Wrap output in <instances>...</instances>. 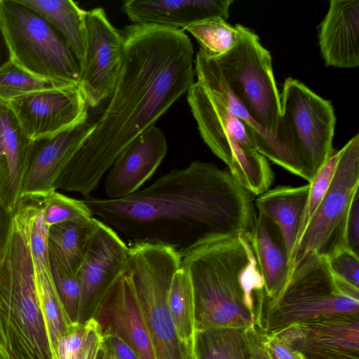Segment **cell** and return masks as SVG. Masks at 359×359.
Listing matches in <instances>:
<instances>
[{
	"mask_svg": "<svg viewBox=\"0 0 359 359\" xmlns=\"http://www.w3.org/2000/svg\"><path fill=\"white\" fill-rule=\"evenodd\" d=\"M124 62L93 130L65 166L55 189L85 197L121 152L194 83V47L183 30L133 24L121 30Z\"/></svg>",
	"mask_w": 359,
	"mask_h": 359,
	"instance_id": "obj_1",
	"label": "cell"
},
{
	"mask_svg": "<svg viewBox=\"0 0 359 359\" xmlns=\"http://www.w3.org/2000/svg\"><path fill=\"white\" fill-rule=\"evenodd\" d=\"M83 201L129 243H160L182 253L210 237L253 236L257 216L254 195L227 168L198 160L124 198Z\"/></svg>",
	"mask_w": 359,
	"mask_h": 359,
	"instance_id": "obj_2",
	"label": "cell"
},
{
	"mask_svg": "<svg viewBox=\"0 0 359 359\" xmlns=\"http://www.w3.org/2000/svg\"><path fill=\"white\" fill-rule=\"evenodd\" d=\"M252 238L243 233L210 237L182 253L193 285L196 332L257 325L266 293Z\"/></svg>",
	"mask_w": 359,
	"mask_h": 359,
	"instance_id": "obj_3",
	"label": "cell"
},
{
	"mask_svg": "<svg viewBox=\"0 0 359 359\" xmlns=\"http://www.w3.org/2000/svg\"><path fill=\"white\" fill-rule=\"evenodd\" d=\"M37 201L23 196L13 212L0 266V359H53L35 284L30 227Z\"/></svg>",
	"mask_w": 359,
	"mask_h": 359,
	"instance_id": "obj_4",
	"label": "cell"
},
{
	"mask_svg": "<svg viewBox=\"0 0 359 359\" xmlns=\"http://www.w3.org/2000/svg\"><path fill=\"white\" fill-rule=\"evenodd\" d=\"M123 273L138 299L156 359H198L195 346L178 337L167 304L175 272L181 266L182 252L160 243H130Z\"/></svg>",
	"mask_w": 359,
	"mask_h": 359,
	"instance_id": "obj_5",
	"label": "cell"
},
{
	"mask_svg": "<svg viewBox=\"0 0 359 359\" xmlns=\"http://www.w3.org/2000/svg\"><path fill=\"white\" fill-rule=\"evenodd\" d=\"M187 98L203 140L238 183L252 195L269 190L274 174L247 124L198 81Z\"/></svg>",
	"mask_w": 359,
	"mask_h": 359,
	"instance_id": "obj_6",
	"label": "cell"
},
{
	"mask_svg": "<svg viewBox=\"0 0 359 359\" xmlns=\"http://www.w3.org/2000/svg\"><path fill=\"white\" fill-rule=\"evenodd\" d=\"M266 309L263 330L269 333L302 321L358 316L359 290L338 283L326 257L313 252L294 266L282 292Z\"/></svg>",
	"mask_w": 359,
	"mask_h": 359,
	"instance_id": "obj_7",
	"label": "cell"
},
{
	"mask_svg": "<svg viewBox=\"0 0 359 359\" xmlns=\"http://www.w3.org/2000/svg\"><path fill=\"white\" fill-rule=\"evenodd\" d=\"M0 20L14 63L39 78L80 84L76 57L41 15L20 0H0Z\"/></svg>",
	"mask_w": 359,
	"mask_h": 359,
	"instance_id": "obj_8",
	"label": "cell"
},
{
	"mask_svg": "<svg viewBox=\"0 0 359 359\" xmlns=\"http://www.w3.org/2000/svg\"><path fill=\"white\" fill-rule=\"evenodd\" d=\"M236 25L239 32L236 44L212 59L228 87L252 119L285 148L278 135L280 98L271 54L254 32L242 25Z\"/></svg>",
	"mask_w": 359,
	"mask_h": 359,
	"instance_id": "obj_9",
	"label": "cell"
},
{
	"mask_svg": "<svg viewBox=\"0 0 359 359\" xmlns=\"http://www.w3.org/2000/svg\"><path fill=\"white\" fill-rule=\"evenodd\" d=\"M280 98L279 137L310 183L334 151V108L329 100L290 77L285 79Z\"/></svg>",
	"mask_w": 359,
	"mask_h": 359,
	"instance_id": "obj_10",
	"label": "cell"
},
{
	"mask_svg": "<svg viewBox=\"0 0 359 359\" xmlns=\"http://www.w3.org/2000/svg\"><path fill=\"white\" fill-rule=\"evenodd\" d=\"M359 189V135L340 149L331 183L291 257V271L308 254L325 255L332 247L348 205Z\"/></svg>",
	"mask_w": 359,
	"mask_h": 359,
	"instance_id": "obj_11",
	"label": "cell"
},
{
	"mask_svg": "<svg viewBox=\"0 0 359 359\" xmlns=\"http://www.w3.org/2000/svg\"><path fill=\"white\" fill-rule=\"evenodd\" d=\"M86 45L80 86L87 104L95 107L111 95L124 62V38L104 9L86 11Z\"/></svg>",
	"mask_w": 359,
	"mask_h": 359,
	"instance_id": "obj_12",
	"label": "cell"
},
{
	"mask_svg": "<svg viewBox=\"0 0 359 359\" xmlns=\"http://www.w3.org/2000/svg\"><path fill=\"white\" fill-rule=\"evenodd\" d=\"M31 140L54 136L88 121V104L80 84L34 92L8 102Z\"/></svg>",
	"mask_w": 359,
	"mask_h": 359,
	"instance_id": "obj_13",
	"label": "cell"
},
{
	"mask_svg": "<svg viewBox=\"0 0 359 359\" xmlns=\"http://www.w3.org/2000/svg\"><path fill=\"white\" fill-rule=\"evenodd\" d=\"M128 256L129 247L117 232L99 220L77 273L81 290L79 323L95 318Z\"/></svg>",
	"mask_w": 359,
	"mask_h": 359,
	"instance_id": "obj_14",
	"label": "cell"
},
{
	"mask_svg": "<svg viewBox=\"0 0 359 359\" xmlns=\"http://www.w3.org/2000/svg\"><path fill=\"white\" fill-rule=\"evenodd\" d=\"M306 359L358 358V316H333L269 332Z\"/></svg>",
	"mask_w": 359,
	"mask_h": 359,
	"instance_id": "obj_15",
	"label": "cell"
},
{
	"mask_svg": "<svg viewBox=\"0 0 359 359\" xmlns=\"http://www.w3.org/2000/svg\"><path fill=\"white\" fill-rule=\"evenodd\" d=\"M93 130V123L87 121L54 136L32 140L21 198L44 196L56 191L61 172Z\"/></svg>",
	"mask_w": 359,
	"mask_h": 359,
	"instance_id": "obj_16",
	"label": "cell"
},
{
	"mask_svg": "<svg viewBox=\"0 0 359 359\" xmlns=\"http://www.w3.org/2000/svg\"><path fill=\"white\" fill-rule=\"evenodd\" d=\"M163 132L153 126L136 137L118 156L104 182L109 199H118L137 191L151 177L166 156Z\"/></svg>",
	"mask_w": 359,
	"mask_h": 359,
	"instance_id": "obj_17",
	"label": "cell"
},
{
	"mask_svg": "<svg viewBox=\"0 0 359 359\" xmlns=\"http://www.w3.org/2000/svg\"><path fill=\"white\" fill-rule=\"evenodd\" d=\"M95 318L104 334L121 338L140 359H156L135 290L123 271L107 294Z\"/></svg>",
	"mask_w": 359,
	"mask_h": 359,
	"instance_id": "obj_18",
	"label": "cell"
},
{
	"mask_svg": "<svg viewBox=\"0 0 359 359\" xmlns=\"http://www.w3.org/2000/svg\"><path fill=\"white\" fill-rule=\"evenodd\" d=\"M194 72L198 81L203 84L224 103L232 114L247 124L252 133L259 154L288 172L306 180L304 172L287 149L278 140L252 119L233 94L223 79L215 60L200 50L196 54Z\"/></svg>",
	"mask_w": 359,
	"mask_h": 359,
	"instance_id": "obj_19",
	"label": "cell"
},
{
	"mask_svg": "<svg viewBox=\"0 0 359 359\" xmlns=\"http://www.w3.org/2000/svg\"><path fill=\"white\" fill-rule=\"evenodd\" d=\"M233 0H129L123 10L135 25H151L185 29L207 19L227 20Z\"/></svg>",
	"mask_w": 359,
	"mask_h": 359,
	"instance_id": "obj_20",
	"label": "cell"
},
{
	"mask_svg": "<svg viewBox=\"0 0 359 359\" xmlns=\"http://www.w3.org/2000/svg\"><path fill=\"white\" fill-rule=\"evenodd\" d=\"M320 51L326 66L359 65V0H330L318 26Z\"/></svg>",
	"mask_w": 359,
	"mask_h": 359,
	"instance_id": "obj_21",
	"label": "cell"
},
{
	"mask_svg": "<svg viewBox=\"0 0 359 359\" xmlns=\"http://www.w3.org/2000/svg\"><path fill=\"white\" fill-rule=\"evenodd\" d=\"M32 142L8 104L0 100V204L12 212L21 198Z\"/></svg>",
	"mask_w": 359,
	"mask_h": 359,
	"instance_id": "obj_22",
	"label": "cell"
},
{
	"mask_svg": "<svg viewBox=\"0 0 359 359\" xmlns=\"http://www.w3.org/2000/svg\"><path fill=\"white\" fill-rule=\"evenodd\" d=\"M252 241L264 281L265 304L268 305L278 299L289 279V255L278 226L259 212Z\"/></svg>",
	"mask_w": 359,
	"mask_h": 359,
	"instance_id": "obj_23",
	"label": "cell"
},
{
	"mask_svg": "<svg viewBox=\"0 0 359 359\" xmlns=\"http://www.w3.org/2000/svg\"><path fill=\"white\" fill-rule=\"evenodd\" d=\"M310 184L301 187L278 186L269 189L255 201V208L275 223L283 238L290 258L296 245Z\"/></svg>",
	"mask_w": 359,
	"mask_h": 359,
	"instance_id": "obj_24",
	"label": "cell"
},
{
	"mask_svg": "<svg viewBox=\"0 0 359 359\" xmlns=\"http://www.w3.org/2000/svg\"><path fill=\"white\" fill-rule=\"evenodd\" d=\"M98 222L93 217L50 226L48 236L49 260L77 273Z\"/></svg>",
	"mask_w": 359,
	"mask_h": 359,
	"instance_id": "obj_25",
	"label": "cell"
},
{
	"mask_svg": "<svg viewBox=\"0 0 359 359\" xmlns=\"http://www.w3.org/2000/svg\"><path fill=\"white\" fill-rule=\"evenodd\" d=\"M41 15L62 37L83 64L86 45V11L70 0H20Z\"/></svg>",
	"mask_w": 359,
	"mask_h": 359,
	"instance_id": "obj_26",
	"label": "cell"
},
{
	"mask_svg": "<svg viewBox=\"0 0 359 359\" xmlns=\"http://www.w3.org/2000/svg\"><path fill=\"white\" fill-rule=\"evenodd\" d=\"M167 304L180 339L195 346L196 318L193 285L188 271L181 266L175 272Z\"/></svg>",
	"mask_w": 359,
	"mask_h": 359,
	"instance_id": "obj_27",
	"label": "cell"
},
{
	"mask_svg": "<svg viewBox=\"0 0 359 359\" xmlns=\"http://www.w3.org/2000/svg\"><path fill=\"white\" fill-rule=\"evenodd\" d=\"M34 276L37 297L55 359L59 340L74 324L69 320L57 294L50 269L34 268Z\"/></svg>",
	"mask_w": 359,
	"mask_h": 359,
	"instance_id": "obj_28",
	"label": "cell"
},
{
	"mask_svg": "<svg viewBox=\"0 0 359 359\" xmlns=\"http://www.w3.org/2000/svg\"><path fill=\"white\" fill-rule=\"evenodd\" d=\"M245 328H215L197 331L198 359H250L243 335Z\"/></svg>",
	"mask_w": 359,
	"mask_h": 359,
	"instance_id": "obj_29",
	"label": "cell"
},
{
	"mask_svg": "<svg viewBox=\"0 0 359 359\" xmlns=\"http://www.w3.org/2000/svg\"><path fill=\"white\" fill-rule=\"evenodd\" d=\"M185 29L196 39L200 50L211 58L226 53L236 44L239 36L236 25H231L222 18L200 21Z\"/></svg>",
	"mask_w": 359,
	"mask_h": 359,
	"instance_id": "obj_30",
	"label": "cell"
},
{
	"mask_svg": "<svg viewBox=\"0 0 359 359\" xmlns=\"http://www.w3.org/2000/svg\"><path fill=\"white\" fill-rule=\"evenodd\" d=\"M69 84L39 78L11 61L0 69V100L8 103L25 95Z\"/></svg>",
	"mask_w": 359,
	"mask_h": 359,
	"instance_id": "obj_31",
	"label": "cell"
},
{
	"mask_svg": "<svg viewBox=\"0 0 359 359\" xmlns=\"http://www.w3.org/2000/svg\"><path fill=\"white\" fill-rule=\"evenodd\" d=\"M41 205L45 222L49 226L82 218L93 217L83 200L72 198L56 191L42 196Z\"/></svg>",
	"mask_w": 359,
	"mask_h": 359,
	"instance_id": "obj_32",
	"label": "cell"
},
{
	"mask_svg": "<svg viewBox=\"0 0 359 359\" xmlns=\"http://www.w3.org/2000/svg\"><path fill=\"white\" fill-rule=\"evenodd\" d=\"M53 282L63 309L72 324L79 323L81 290L77 273L49 260Z\"/></svg>",
	"mask_w": 359,
	"mask_h": 359,
	"instance_id": "obj_33",
	"label": "cell"
},
{
	"mask_svg": "<svg viewBox=\"0 0 359 359\" xmlns=\"http://www.w3.org/2000/svg\"><path fill=\"white\" fill-rule=\"evenodd\" d=\"M339 156L340 150H334L309 183L310 189L308 200L300 223L294 248L331 183Z\"/></svg>",
	"mask_w": 359,
	"mask_h": 359,
	"instance_id": "obj_34",
	"label": "cell"
},
{
	"mask_svg": "<svg viewBox=\"0 0 359 359\" xmlns=\"http://www.w3.org/2000/svg\"><path fill=\"white\" fill-rule=\"evenodd\" d=\"M325 256L334 278L339 284L359 290V255L346 247L338 246Z\"/></svg>",
	"mask_w": 359,
	"mask_h": 359,
	"instance_id": "obj_35",
	"label": "cell"
},
{
	"mask_svg": "<svg viewBox=\"0 0 359 359\" xmlns=\"http://www.w3.org/2000/svg\"><path fill=\"white\" fill-rule=\"evenodd\" d=\"M41 201L42 196H40L30 227V247L34 268L50 269L48 252V236L50 226L45 222Z\"/></svg>",
	"mask_w": 359,
	"mask_h": 359,
	"instance_id": "obj_36",
	"label": "cell"
},
{
	"mask_svg": "<svg viewBox=\"0 0 359 359\" xmlns=\"http://www.w3.org/2000/svg\"><path fill=\"white\" fill-rule=\"evenodd\" d=\"M338 246L346 247L359 255V189L355 191L351 200L330 251Z\"/></svg>",
	"mask_w": 359,
	"mask_h": 359,
	"instance_id": "obj_37",
	"label": "cell"
},
{
	"mask_svg": "<svg viewBox=\"0 0 359 359\" xmlns=\"http://www.w3.org/2000/svg\"><path fill=\"white\" fill-rule=\"evenodd\" d=\"M87 323H76L59 340L55 359H76L84 341Z\"/></svg>",
	"mask_w": 359,
	"mask_h": 359,
	"instance_id": "obj_38",
	"label": "cell"
},
{
	"mask_svg": "<svg viewBox=\"0 0 359 359\" xmlns=\"http://www.w3.org/2000/svg\"><path fill=\"white\" fill-rule=\"evenodd\" d=\"M86 323V334L76 359H100L104 344L102 327L95 318Z\"/></svg>",
	"mask_w": 359,
	"mask_h": 359,
	"instance_id": "obj_39",
	"label": "cell"
},
{
	"mask_svg": "<svg viewBox=\"0 0 359 359\" xmlns=\"http://www.w3.org/2000/svg\"><path fill=\"white\" fill-rule=\"evenodd\" d=\"M243 335L250 359H273L264 343L262 328L252 325L244 329Z\"/></svg>",
	"mask_w": 359,
	"mask_h": 359,
	"instance_id": "obj_40",
	"label": "cell"
},
{
	"mask_svg": "<svg viewBox=\"0 0 359 359\" xmlns=\"http://www.w3.org/2000/svg\"><path fill=\"white\" fill-rule=\"evenodd\" d=\"M264 343L276 359H298V353L288 347L272 333H266L262 329Z\"/></svg>",
	"mask_w": 359,
	"mask_h": 359,
	"instance_id": "obj_41",
	"label": "cell"
},
{
	"mask_svg": "<svg viewBox=\"0 0 359 359\" xmlns=\"http://www.w3.org/2000/svg\"><path fill=\"white\" fill-rule=\"evenodd\" d=\"M13 212L0 204V266L4 262L9 245L13 226Z\"/></svg>",
	"mask_w": 359,
	"mask_h": 359,
	"instance_id": "obj_42",
	"label": "cell"
},
{
	"mask_svg": "<svg viewBox=\"0 0 359 359\" xmlns=\"http://www.w3.org/2000/svg\"><path fill=\"white\" fill-rule=\"evenodd\" d=\"M104 345L114 359H140L133 349L114 334H104Z\"/></svg>",
	"mask_w": 359,
	"mask_h": 359,
	"instance_id": "obj_43",
	"label": "cell"
},
{
	"mask_svg": "<svg viewBox=\"0 0 359 359\" xmlns=\"http://www.w3.org/2000/svg\"><path fill=\"white\" fill-rule=\"evenodd\" d=\"M11 61V51L0 20V69Z\"/></svg>",
	"mask_w": 359,
	"mask_h": 359,
	"instance_id": "obj_44",
	"label": "cell"
},
{
	"mask_svg": "<svg viewBox=\"0 0 359 359\" xmlns=\"http://www.w3.org/2000/svg\"><path fill=\"white\" fill-rule=\"evenodd\" d=\"M100 359H110L109 353H108L106 348L104 347V344H103V347H102V352H101V355H100Z\"/></svg>",
	"mask_w": 359,
	"mask_h": 359,
	"instance_id": "obj_45",
	"label": "cell"
},
{
	"mask_svg": "<svg viewBox=\"0 0 359 359\" xmlns=\"http://www.w3.org/2000/svg\"><path fill=\"white\" fill-rule=\"evenodd\" d=\"M298 359H306V358L302 354H301L300 353H298Z\"/></svg>",
	"mask_w": 359,
	"mask_h": 359,
	"instance_id": "obj_46",
	"label": "cell"
},
{
	"mask_svg": "<svg viewBox=\"0 0 359 359\" xmlns=\"http://www.w3.org/2000/svg\"><path fill=\"white\" fill-rule=\"evenodd\" d=\"M105 347V346H104ZM107 349V348H106ZM108 353H109V358L110 359H114V358L113 357V355L108 351V350L107 349Z\"/></svg>",
	"mask_w": 359,
	"mask_h": 359,
	"instance_id": "obj_47",
	"label": "cell"
},
{
	"mask_svg": "<svg viewBox=\"0 0 359 359\" xmlns=\"http://www.w3.org/2000/svg\"><path fill=\"white\" fill-rule=\"evenodd\" d=\"M340 359H359V358H340Z\"/></svg>",
	"mask_w": 359,
	"mask_h": 359,
	"instance_id": "obj_48",
	"label": "cell"
},
{
	"mask_svg": "<svg viewBox=\"0 0 359 359\" xmlns=\"http://www.w3.org/2000/svg\"><path fill=\"white\" fill-rule=\"evenodd\" d=\"M272 356H273V355H272ZM273 359H276V358H275L273 356Z\"/></svg>",
	"mask_w": 359,
	"mask_h": 359,
	"instance_id": "obj_49",
	"label": "cell"
}]
</instances>
